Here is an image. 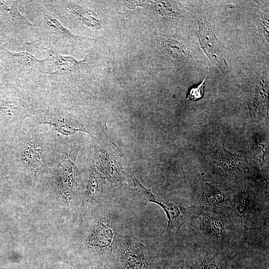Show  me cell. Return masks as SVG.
Returning a JSON list of instances; mask_svg holds the SVG:
<instances>
[{
	"instance_id": "12",
	"label": "cell",
	"mask_w": 269,
	"mask_h": 269,
	"mask_svg": "<svg viewBox=\"0 0 269 269\" xmlns=\"http://www.w3.org/2000/svg\"><path fill=\"white\" fill-rule=\"evenodd\" d=\"M117 232L115 224L108 217L100 218L95 223L87 240L89 249L99 254H108L115 246Z\"/></svg>"
},
{
	"instance_id": "1",
	"label": "cell",
	"mask_w": 269,
	"mask_h": 269,
	"mask_svg": "<svg viewBox=\"0 0 269 269\" xmlns=\"http://www.w3.org/2000/svg\"><path fill=\"white\" fill-rule=\"evenodd\" d=\"M28 15H30L35 26L32 42H40L47 53L66 55L76 45L90 40L74 35L52 15L39 0H20Z\"/></svg>"
},
{
	"instance_id": "7",
	"label": "cell",
	"mask_w": 269,
	"mask_h": 269,
	"mask_svg": "<svg viewBox=\"0 0 269 269\" xmlns=\"http://www.w3.org/2000/svg\"><path fill=\"white\" fill-rule=\"evenodd\" d=\"M33 117L36 125H49L63 135H70L78 131L91 134L78 117L63 106V99L58 101L55 99H45Z\"/></svg>"
},
{
	"instance_id": "17",
	"label": "cell",
	"mask_w": 269,
	"mask_h": 269,
	"mask_svg": "<svg viewBox=\"0 0 269 269\" xmlns=\"http://www.w3.org/2000/svg\"><path fill=\"white\" fill-rule=\"evenodd\" d=\"M99 161L101 168L112 180L122 183L123 179L122 168L119 159L106 149H99Z\"/></svg>"
},
{
	"instance_id": "11",
	"label": "cell",
	"mask_w": 269,
	"mask_h": 269,
	"mask_svg": "<svg viewBox=\"0 0 269 269\" xmlns=\"http://www.w3.org/2000/svg\"><path fill=\"white\" fill-rule=\"evenodd\" d=\"M43 140L42 134L35 131L26 136L19 144V158L21 165L35 176L43 164Z\"/></svg>"
},
{
	"instance_id": "21",
	"label": "cell",
	"mask_w": 269,
	"mask_h": 269,
	"mask_svg": "<svg viewBox=\"0 0 269 269\" xmlns=\"http://www.w3.org/2000/svg\"><path fill=\"white\" fill-rule=\"evenodd\" d=\"M11 86L7 81L4 73L0 65V90L6 89Z\"/></svg>"
},
{
	"instance_id": "23",
	"label": "cell",
	"mask_w": 269,
	"mask_h": 269,
	"mask_svg": "<svg viewBox=\"0 0 269 269\" xmlns=\"http://www.w3.org/2000/svg\"><path fill=\"white\" fill-rule=\"evenodd\" d=\"M92 269H111L109 267L107 266L106 265H102V264H98L93 267Z\"/></svg>"
},
{
	"instance_id": "18",
	"label": "cell",
	"mask_w": 269,
	"mask_h": 269,
	"mask_svg": "<svg viewBox=\"0 0 269 269\" xmlns=\"http://www.w3.org/2000/svg\"><path fill=\"white\" fill-rule=\"evenodd\" d=\"M190 269H225L223 261L219 255L202 253L190 263Z\"/></svg>"
},
{
	"instance_id": "20",
	"label": "cell",
	"mask_w": 269,
	"mask_h": 269,
	"mask_svg": "<svg viewBox=\"0 0 269 269\" xmlns=\"http://www.w3.org/2000/svg\"><path fill=\"white\" fill-rule=\"evenodd\" d=\"M207 75L205 77L202 82L192 88L189 91L187 96V99L191 101H196L201 99L203 96L204 88L205 86V81L206 79Z\"/></svg>"
},
{
	"instance_id": "5",
	"label": "cell",
	"mask_w": 269,
	"mask_h": 269,
	"mask_svg": "<svg viewBox=\"0 0 269 269\" xmlns=\"http://www.w3.org/2000/svg\"><path fill=\"white\" fill-rule=\"evenodd\" d=\"M37 91L15 88L11 97L0 100V134L5 133L26 119L34 117L44 99Z\"/></svg>"
},
{
	"instance_id": "15",
	"label": "cell",
	"mask_w": 269,
	"mask_h": 269,
	"mask_svg": "<svg viewBox=\"0 0 269 269\" xmlns=\"http://www.w3.org/2000/svg\"><path fill=\"white\" fill-rule=\"evenodd\" d=\"M103 178L96 166L91 167L89 178L83 198L82 211L91 208L102 196L103 190Z\"/></svg>"
},
{
	"instance_id": "13",
	"label": "cell",
	"mask_w": 269,
	"mask_h": 269,
	"mask_svg": "<svg viewBox=\"0 0 269 269\" xmlns=\"http://www.w3.org/2000/svg\"><path fill=\"white\" fill-rule=\"evenodd\" d=\"M231 197L228 190L220 183H206L195 207L226 215Z\"/></svg>"
},
{
	"instance_id": "22",
	"label": "cell",
	"mask_w": 269,
	"mask_h": 269,
	"mask_svg": "<svg viewBox=\"0 0 269 269\" xmlns=\"http://www.w3.org/2000/svg\"><path fill=\"white\" fill-rule=\"evenodd\" d=\"M185 256L182 259L175 261L170 269H187L185 265ZM188 269H190L189 267Z\"/></svg>"
},
{
	"instance_id": "14",
	"label": "cell",
	"mask_w": 269,
	"mask_h": 269,
	"mask_svg": "<svg viewBox=\"0 0 269 269\" xmlns=\"http://www.w3.org/2000/svg\"><path fill=\"white\" fill-rule=\"evenodd\" d=\"M199 39L202 47L211 61L223 71L227 70V64L222 55V49L216 38L212 27L205 19L198 21Z\"/></svg>"
},
{
	"instance_id": "16",
	"label": "cell",
	"mask_w": 269,
	"mask_h": 269,
	"mask_svg": "<svg viewBox=\"0 0 269 269\" xmlns=\"http://www.w3.org/2000/svg\"><path fill=\"white\" fill-rule=\"evenodd\" d=\"M213 158L216 163L227 172L241 171L243 165V159L239 154L227 150L224 145L219 144L214 149Z\"/></svg>"
},
{
	"instance_id": "9",
	"label": "cell",
	"mask_w": 269,
	"mask_h": 269,
	"mask_svg": "<svg viewBox=\"0 0 269 269\" xmlns=\"http://www.w3.org/2000/svg\"><path fill=\"white\" fill-rule=\"evenodd\" d=\"M132 180L134 187L144 199L157 204L163 210L168 220L167 231L177 233L181 226L188 221L193 206L185 208L165 201L156 196L150 189L142 185L134 174Z\"/></svg>"
},
{
	"instance_id": "2",
	"label": "cell",
	"mask_w": 269,
	"mask_h": 269,
	"mask_svg": "<svg viewBox=\"0 0 269 269\" xmlns=\"http://www.w3.org/2000/svg\"><path fill=\"white\" fill-rule=\"evenodd\" d=\"M0 65L11 86L37 90L46 89V73L52 64L50 57L39 59L26 50L11 51L0 44Z\"/></svg>"
},
{
	"instance_id": "8",
	"label": "cell",
	"mask_w": 269,
	"mask_h": 269,
	"mask_svg": "<svg viewBox=\"0 0 269 269\" xmlns=\"http://www.w3.org/2000/svg\"><path fill=\"white\" fill-rule=\"evenodd\" d=\"M19 0H0V19L9 38L29 42L33 40L35 26L20 13Z\"/></svg>"
},
{
	"instance_id": "6",
	"label": "cell",
	"mask_w": 269,
	"mask_h": 269,
	"mask_svg": "<svg viewBox=\"0 0 269 269\" xmlns=\"http://www.w3.org/2000/svg\"><path fill=\"white\" fill-rule=\"evenodd\" d=\"M268 209L253 186L246 184L232 196L226 215L234 225L253 229L259 226Z\"/></svg>"
},
{
	"instance_id": "3",
	"label": "cell",
	"mask_w": 269,
	"mask_h": 269,
	"mask_svg": "<svg viewBox=\"0 0 269 269\" xmlns=\"http://www.w3.org/2000/svg\"><path fill=\"white\" fill-rule=\"evenodd\" d=\"M55 149L49 162L52 184L55 192L68 208L78 185L76 160L78 148L62 143Z\"/></svg>"
},
{
	"instance_id": "4",
	"label": "cell",
	"mask_w": 269,
	"mask_h": 269,
	"mask_svg": "<svg viewBox=\"0 0 269 269\" xmlns=\"http://www.w3.org/2000/svg\"><path fill=\"white\" fill-rule=\"evenodd\" d=\"M188 221L198 238L216 249H223L231 238L232 221L224 214L193 206Z\"/></svg>"
},
{
	"instance_id": "19",
	"label": "cell",
	"mask_w": 269,
	"mask_h": 269,
	"mask_svg": "<svg viewBox=\"0 0 269 269\" xmlns=\"http://www.w3.org/2000/svg\"><path fill=\"white\" fill-rule=\"evenodd\" d=\"M164 45L167 52L172 57L183 58L187 55L186 47L177 41L167 40L164 41Z\"/></svg>"
},
{
	"instance_id": "10",
	"label": "cell",
	"mask_w": 269,
	"mask_h": 269,
	"mask_svg": "<svg viewBox=\"0 0 269 269\" xmlns=\"http://www.w3.org/2000/svg\"><path fill=\"white\" fill-rule=\"evenodd\" d=\"M152 263L144 245L129 237L123 239L117 253L119 269H151Z\"/></svg>"
}]
</instances>
